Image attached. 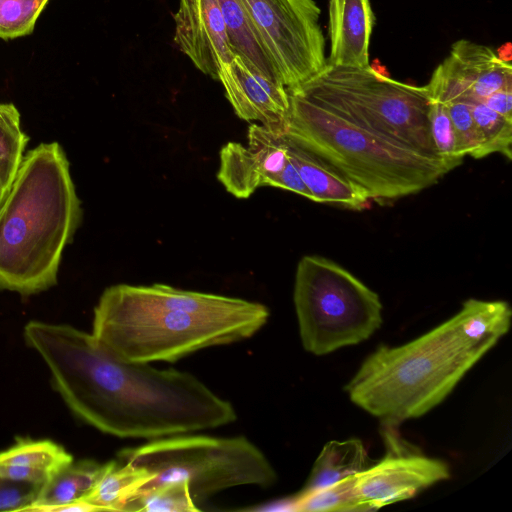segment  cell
<instances>
[{"mask_svg": "<svg viewBox=\"0 0 512 512\" xmlns=\"http://www.w3.org/2000/svg\"><path fill=\"white\" fill-rule=\"evenodd\" d=\"M24 338L68 408L103 433L152 440L237 419L234 406L193 374L120 360L73 326L30 321Z\"/></svg>", "mask_w": 512, "mask_h": 512, "instance_id": "obj_1", "label": "cell"}, {"mask_svg": "<svg viewBox=\"0 0 512 512\" xmlns=\"http://www.w3.org/2000/svg\"><path fill=\"white\" fill-rule=\"evenodd\" d=\"M269 315L265 305L241 298L159 283L116 284L101 294L91 334L120 360L174 362L201 349L250 338Z\"/></svg>", "mask_w": 512, "mask_h": 512, "instance_id": "obj_2", "label": "cell"}, {"mask_svg": "<svg viewBox=\"0 0 512 512\" xmlns=\"http://www.w3.org/2000/svg\"><path fill=\"white\" fill-rule=\"evenodd\" d=\"M81 214L61 145L29 150L0 205V290L30 295L54 286Z\"/></svg>", "mask_w": 512, "mask_h": 512, "instance_id": "obj_3", "label": "cell"}, {"mask_svg": "<svg viewBox=\"0 0 512 512\" xmlns=\"http://www.w3.org/2000/svg\"><path fill=\"white\" fill-rule=\"evenodd\" d=\"M495 345L471 337L455 314L406 344L379 346L345 391L383 426L395 427L440 404Z\"/></svg>", "mask_w": 512, "mask_h": 512, "instance_id": "obj_4", "label": "cell"}, {"mask_svg": "<svg viewBox=\"0 0 512 512\" xmlns=\"http://www.w3.org/2000/svg\"><path fill=\"white\" fill-rule=\"evenodd\" d=\"M285 136L385 202L418 193L450 169L437 157L359 125L300 93L288 91Z\"/></svg>", "mask_w": 512, "mask_h": 512, "instance_id": "obj_5", "label": "cell"}, {"mask_svg": "<svg viewBox=\"0 0 512 512\" xmlns=\"http://www.w3.org/2000/svg\"><path fill=\"white\" fill-rule=\"evenodd\" d=\"M287 91L300 93L359 125L439 158L430 135L426 85L399 82L372 66L327 64Z\"/></svg>", "mask_w": 512, "mask_h": 512, "instance_id": "obj_6", "label": "cell"}, {"mask_svg": "<svg viewBox=\"0 0 512 512\" xmlns=\"http://www.w3.org/2000/svg\"><path fill=\"white\" fill-rule=\"evenodd\" d=\"M117 456L154 474L145 487L186 482L197 505L229 488H267L277 481L266 455L244 436L178 434L124 448Z\"/></svg>", "mask_w": 512, "mask_h": 512, "instance_id": "obj_7", "label": "cell"}, {"mask_svg": "<svg viewBox=\"0 0 512 512\" xmlns=\"http://www.w3.org/2000/svg\"><path fill=\"white\" fill-rule=\"evenodd\" d=\"M293 301L302 345L317 356L359 344L382 324L378 294L322 256L298 262Z\"/></svg>", "mask_w": 512, "mask_h": 512, "instance_id": "obj_8", "label": "cell"}, {"mask_svg": "<svg viewBox=\"0 0 512 512\" xmlns=\"http://www.w3.org/2000/svg\"><path fill=\"white\" fill-rule=\"evenodd\" d=\"M280 81L290 90L326 65L314 0H240Z\"/></svg>", "mask_w": 512, "mask_h": 512, "instance_id": "obj_9", "label": "cell"}, {"mask_svg": "<svg viewBox=\"0 0 512 512\" xmlns=\"http://www.w3.org/2000/svg\"><path fill=\"white\" fill-rule=\"evenodd\" d=\"M384 427L385 456L355 474V492L369 511L410 499L423 489L450 477L446 462L427 457Z\"/></svg>", "mask_w": 512, "mask_h": 512, "instance_id": "obj_10", "label": "cell"}, {"mask_svg": "<svg viewBox=\"0 0 512 512\" xmlns=\"http://www.w3.org/2000/svg\"><path fill=\"white\" fill-rule=\"evenodd\" d=\"M426 88L430 100L443 104L483 101L497 91L512 90V67L490 47L459 40Z\"/></svg>", "mask_w": 512, "mask_h": 512, "instance_id": "obj_11", "label": "cell"}, {"mask_svg": "<svg viewBox=\"0 0 512 512\" xmlns=\"http://www.w3.org/2000/svg\"><path fill=\"white\" fill-rule=\"evenodd\" d=\"M218 81L240 119L256 121L275 133L285 134L290 101L281 82L267 77L238 54L221 66Z\"/></svg>", "mask_w": 512, "mask_h": 512, "instance_id": "obj_12", "label": "cell"}, {"mask_svg": "<svg viewBox=\"0 0 512 512\" xmlns=\"http://www.w3.org/2000/svg\"><path fill=\"white\" fill-rule=\"evenodd\" d=\"M173 18L179 50L198 70L218 80L219 69L234 55L218 1L179 0Z\"/></svg>", "mask_w": 512, "mask_h": 512, "instance_id": "obj_13", "label": "cell"}, {"mask_svg": "<svg viewBox=\"0 0 512 512\" xmlns=\"http://www.w3.org/2000/svg\"><path fill=\"white\" fill-rule=\"evenodd\" d=\"M330 52L327 64L365 68L375 15L369 0H329Z\"/></svg>", "mask_w": 512, "mask_h": 512, "instance_id": "obj_14", "label": "cell"}, {"mask_svg": "<svg viewBox=\"0 0 512 512\" xmlns=\"http://www.w3.org/2000/svg\"><path fill=\"white\" fill-rule=\"evenodd\" d=\"M73 461V456L51 440L18 439L0 452V477L42 487Z\"/></svg>", "mask_w": 512, "mask_h": 512, "instance_id": "obj_15", "label": "cell"}, {"mask_svg": "<svg viewBox=\"0 0 512 512\" xmlns=\"http://www.w3.org/2000/svg\"><path fill=\"white\" fill-rule=\"evenodd\" d=\"M286 139L291 161L311 195L310 200L357 211L368 207L371 199L364 190L287 137Z\"/></svg>", "mask_w": 512, "mask_h": 512, "instance_id": "obj_16", "label": "cell"}, {"mask_svg": "<svg viewBox=\"0 0 512 512\" xmlns=\"http://www.w3.org/2000/svg\"><path fill=\"white\" fill-rule=\"evenodd\" d=\"M107 463L85 459L62 468L45 483L25 511H62L66 506L84 499L95 487Z\"/></svg>", "mask_w": 512, "mask_h": 512, "instance_id": "obj_17", "label": "cell"}, {"mask_svg": "<svg viewBox=\"0 0 512 512\" xmlns=\"http://www.w3.org/2000/svg\"><path fill=\"white\" fill-rule=\"evenodd\" d=\"M154 478V474L142 466L119 459L112 460L107 462L105 472L82 500L94 511H123Z\"/></svg>", "mask_w": 512, "mask_h": 512, "instance_id": "obj_18", "label": "cell"}, {"mask_svg": "<svg viewBox=\"0 0 512 512\" xmlns=\"http://www.w3.org/2000/svg\"><path fill=\"white\" fill-rule=\"evenodd\" d=\"M368 454L358 438L332 440L325 444L297 496L330 486L368 467Z\"/></svg>", "mask_w": 512, "mask_h": 512, "instance_id": "obj_19", "label": "cell"}, {"mask_svg": "<svg viewBox=\"0 0 512 512\" xmlns=\"http://www.w3.org/2000/svg\"><path fill=\"white\" fill-rule=\"evenodd\" d=\"M217 1L232 52L240 55L252 67L267 77L281 82L241 1Z\"/></svg>", "mask_w": 512, "mask_h": 512, "instance_id": "obj_20", "label": "cell"}, {"mask_svg": "<svg viewBox=\"0 0 512 512\" xmlns=\"http://www.w3.org/2000/svg\"><path fill=\"white\" fill-rule=\"evenodd\" d=\"M20 124L16 106L0 103V205L14 182L29 141Z\"/></svg>", "mask_w": 512, "mask_h": 512, "instance_id": "obj_21", "label": "cell"}, {"mask_svg": "<svg viewBox=\"0 0 512 512\" xmlns=\"http://www.w3.org/2000/svg\"><path fill=\"white\" fill-rule=\"evenodd\" d=\"M217 177L226 190L239 199L249 198L262 187L254 157L247 147L237 142H228L222 147Z\"/></svg>", "mask_w": 512, "mask_h": 512, "instance_id": "obj_22", "label": "cell"}, {"mask_svg": "<svg viewBox=\"0 0 512 512\" xmlns=\"http://www.w3.org/2000/svg\"><path fill=\"white\" fill-rule=\"evenodd\" d=\"M248 146L261 174L262 186L276 187L277 180L290 162L287 139L260 124L248 128Z\"/></svg>", "mask_w": 512, "mask_h": 512, "instance_id": "obj_23", "label": "cell"}, {"mask_svg": "<svg viewBox=\"0 0 512 512\" xmlns=\"http://www.w3.org/2000/svg\"><path fill=\"white\" fill-rule=\"evenodd\" d=\"M126 511L195 512L201 509L195 503L189 486L184 481L166 482L141 489L127 504Z\"/></svg>", "mask_w": 512, "mask_h": 512, "instance_id": "obj_24", "label": "cell"}, {"mask_svg": "<svg viewBox=\"0 0 512 512\" xmlns=\"http://www.w3.org/2000/svg\"><path fill=\"white\" fill-rule=\"evenodd\" d=\"M355 475L346 477L330 486L314 492L295 496V511H369L355 492Z\"/></svg>", "mask_w": 512, "mask_h": 512, "instance_id": "obj_25", "label": "cell"}, {"mask_svg": "<svg viewBox=\"0 0 512 512\" xmlns=\"http://www.w3.org/2000/svg\"><path fill=\"white\" fill-rule=\"evenodd\" d=\"M467 103L482 139L485 157L500 153L511 159L512 121L496 113L482 101Z\"/></svg>", "mask_w": 512, "mask_h": 512, "instance_id": "obj_26", "label": "cell"}, {"mask_svg": "<svg viewBox=\"0 0 512 512\" xmlns=\"http://www.w3.org/2000/svg\"><path fill=\"white\" fill-rule=\"evenodd\" d=\"M428 121L436 154L451 171L462 163L465 156L460 151L446 106L429 99Z\"/></svg>", "mask_w": 512, "mask_h": 512, "instance_id": "obj_27", "label": "cell"}, {"mask_svg": "<svg viewBox=\"0 0 512 512\" xmlns=\"http://www.w3.org/2000/svg\"><path fill=\"white\" fill-rule=\"evenodd\" d=\"M50 0H0V39L12 40L33 32Z\"/></svg>", "mask_w": 512, "mask_h": 512, "instance_id": "obj_28", "label": "cell"}, {"mask_svg": "<svg viewBox=\"0 0 512 512\" xmlns=\"http://www.w3.org/2000/svg\"><path fill=\"white\" fill-rule=\"evenodd\" d=\"M444 105L453 124L462 154L476 159L485 157L483 142L474 123L469 104L465 101H451Z\"/></svg>", "mask_w": 512, "mask_h": 512, "instance_id": "obj_29", "label": "cell"}, {"mask_svg": "<svg viewBox=\"0 0 512 512\" xmlns=\"http://www.w3.org/2000/svg\"><path fill=\"white\" fill-rule=\"evenodd\" d=\"M40 488L0 477V510H26L36 499Z\"/></svg>", "mask_w": 512, "mask_h": 512, "instance_id": "obj_30", "label": "cell"}, {"mask_svg": "<svg viewBox=\"0 0 512 512\" xmlns=\"http://www.w3.org/2000/svg\"><path fill=\"white\" fill-rule=\"evenodd\" d=\"M487 107L512 121V90H500L482 101Z\"/></svg>", "mask_w": 512, "mask_h": 512, "instance_id": "obj_31", "label": "cell"}, {"mask_svg": "<svg viewBox=\"0 0 512 512\" xmlns=\"http://www.w3.org/2000/svg\"><path fill=\"white\" fill-rule=\"evenodd\" d=\"M497 55L499 56L500 59H502V60H504L506 62H510V59H511L510 44L508 43L507 44V48H504V50L502 48L499 49Z\"/></svg>", "mask_w": 512, "mask_h": 512, "instance_id": "obj_32", "label": "cell"}]
</instances>
